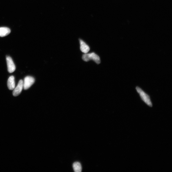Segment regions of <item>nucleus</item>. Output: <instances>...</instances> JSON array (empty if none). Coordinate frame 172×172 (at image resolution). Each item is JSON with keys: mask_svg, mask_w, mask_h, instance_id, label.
Segmentation results:
<instances>
[{"mask_svg": "<svg viewBox=\"0 0 172 172\" xmlns=\"http://www.w3.org/2000/svg\"><path fill=\"white\" fill-rule=\"evenodd\" d=\"M6 61L8 72L12 73L14 72L16 69V67L11 57L9 56H6Z\"/></svg>", "mask_w": 172, "mask_h": 172, "instance_id": "4", "label": "nucleus"}, {"mask_svg": "<svg viewBox=\"0 0 172 172\" xmlns=\"http://www.w3.org/2000/svg\"><path fill=\"white\" fill-rule=\"evenodd\" d=\"M23 81V88L26 90L32 85L35 82V79L32 76H26Z\"/></svg>", "mask_w": 172, "mask_h": 172, "instance_id": "3", "label": "nucleus"}, {"mask_svg": "<svg viewBox=\"0 0 172 172\" xmlns=\"http://www.w3.org/2000/svg\"><path fill=\"white\" fill-rule=\"evenodd\" d=\"M82 58L83 60L86 62L92 60L97 64H99L101 62L99 56L94 52L85 54L83 55Z\"/></svg>", "mask_w": 172, "mask_h": 172, "instance_id": "1", "label": "nucleus"}, {"mask_svg": "<svg viewBox=\"0 0 172 172\" xmlns=\"http://www.w3.org/2000/svg\"><path fill=\"white\" fill-rule=\"evenodd\" d=\"M136 89L140 97L144 103L148 106L152 107V105L149 96L147 94L145 93L140 87H137Z\"/></svg>", "mask_w": 172, "mask_h": 172, "instance_id": "2", "label": "nucleus"}, {"mask_svg": "<svg viewBox=\"0 0 172 172\" xmlns=\"http://www.w3.org/2000/svg\"><path fill=\"white\" fill-rule=\"evenodd\" d=\"M79 41L81 52L85 54L87 53L90 50V47L83 41L80 40Z\"/></svg>", "mask_w": 172, "mask_h": 172, "instance_id": "6", "label": "nucleus"}, {"mask_svg": "<svg viewBox=\"0 0 172 172\" xmlns=\"http://www.w3.org/2000/svg\"><path fill=\"white\" fill-rule=\"evenodd\" d=\"M11 32L10 29L6 27L0 28V37H3L9 35Z\"/></svg>", "mask_w": 172, "mask_h": 172, "instance_id": "8", "label": "nucleus"}, {"mask_svg": "<svg viewBox=\"0 0 172 172\" xmlns=\"http://www.w3.org/2000/svg\"><path fill=\"white\" fill-rule=\"evenodd\" d=\"M8 86L10 90H13L15 87V78L14 76H12L8 78L7 82Z\"/></svg>", "mask_w": 172, "mask_h": 172, "instance_id": "7", "label": "nucleus"}, {"mask_svg": "<svg viewBox=\"0 0 172 172\" xmlns=\"http://www.w3.org/2000/svg\"><path fill=\"white\" fill-rule=\"evenodd\" d=\"M23 88V81L21 80L19 82L17 86L14 89L12 94L14 96L16 97L20 94Z\"/></svg>", "mask_w": 172, "mask_h": 172, "instance_id": "5", "label": "nucleus"}, {"mask_svg": "<svg viewBox=\"0 0 172 172\" xmlns=\"http://www.w3.org/2000/svg\"><path fill=\"white\" fill-rule=\"evenodd\" d=\"M73 167L74 171L76 172H80L82 168L81 164L79 162H76L73 165Z\"/></svg>", "mask_w": 172, "mask_h": 172, "instance_id": "9", "label": "nucleus"}]
</instances>
